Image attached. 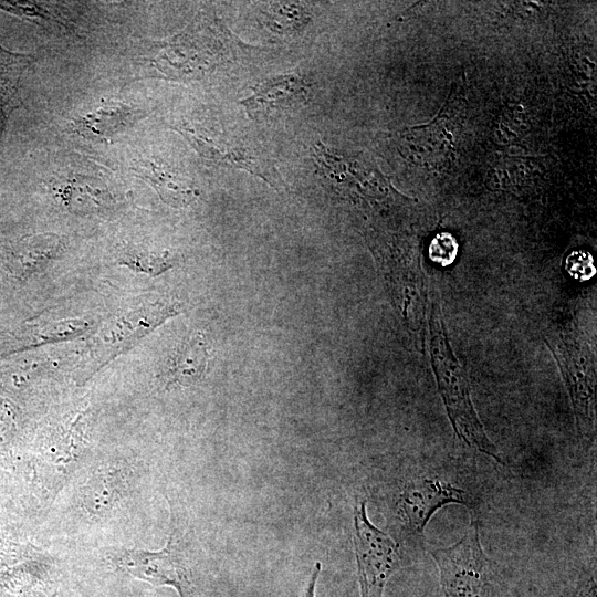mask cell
Returning a JSON list of instances; mask_svg holds the SVG:
<instances>
[{
    "label": "cell",
    "instance_id": "obj_1",
    "mask_svg": "<svg viewBox=\"0 0 597 597\" xmlns=\"http://www.w3.org/2000/svg\"><path fill=\"white\" fill-rule=\"evenodd\" d=\"M442 324L440 308L434 305L430 315V354L439 391L451 425L458 437L470 447L504 464L475 412L469 380L450 349Z\"/></svg>",
    "mask_w": 597,
    "mask_h": 597
},
{
    "label": "cell",
    "instance_id": "obj_2",
    "mask_svg": "<svg viewBox=\"0 0 597 597\" xmlns=\"http://www.w3.org/2000/svg\"><path fill=\"white\" fill-rule=\"evenodd\" d=\"M431 555L440 572L444 597H500L498 574L482 548L474 517L460 541L437 548Z\"/></svg>",
    "mask_w": 597,
    "mask_h": 597
},
{
    "label": "cell",
    "instance_id": "obj_3",
    "mask_svg": "<svg viewBox=\"0 0 597 597\" xmlns=\"http://www.w3.org/2000/svg\"><path fill=\"white\" fill-rule=\"evenodd\" d=\"M354 547L362 597H383L385 586L401 565L394 540L370 523L366 503L354 509Z\"/></svg>",
    "mask_w": 597,
    "mask_h": 597
},
{
    "label": "cell",
    "instance_id": "obj_4",
    "mask_svg": "<svg viewBox=\"0 0 597 597\" xmlns=\"http://www.w3.org/2000/svg\"><path fill=\"white\" fill-rule=\"evenodd\" d=\"M177 313L178 306L174 303L154 302L116 316L94 341L85 365L88 375L96 373Z\"/></svg>",
    "mask_w": 597,
    "mask_h": 597
},
{
    "label": "cell",
    "instance_id": "obj_5",
    "mask_svg": "<svg viewBox=\"0 0 597 597\" xmlns=\"http://www.w3.org/2000/svg\"><path fill=\"white\" fill-rule=\"evenodd\" d=\"M470 506L468 494L436 479H421L405 486L398 499V514L409 535L423 545L425 528L431 516L447 504Z\"/></svg>",
    "mask_w": 597,
    "mask_h": 597
},
{
    "label": "cell",
    "instance_id": "obj_6",
    "mask_svg": "<svg viewBox=\"0 0 597 597\" xmlns=\"http://www.w3.org/2000/svg\"><path fill=\"white\" fill-rule=\"evenodd\" d=\"M117 561L135 578L154 586L174 587L180 597H185L189 580L172 536L161 551L126 549Z\"/></svg>",
    "mask_w": 597,
    "mask_h": 597
},
{
    "label": "cell",
    "instance_id": "obj_7",
    "mask_svg": "<svg viewBox=\"0 0 597 597\" xmlns=\"http://www.w3.org/2000/svg\"><path fill=\"white\" fill-rule=\"evenodd\" d=\"M147 112L136 105L109 101L73 118L71 129L78 136L97 143H112L115 137L147 116Z\"/></svg>",
    "mask_w": 597,
    "mask_h": 597
},
{
    "label": "cell",
    "instance_id": "obj_8",
    "mask_svg": "<svg viewBox=\"0 0 597 597\" xmlns=\"http://www.w3.org/2000/svg\"><path fill=\"white\" fill-rule=\"evenodd\" d=\"M307 101V84L297 74L270 77L241 102L252 117H266L301 107Z\"/></svg>",
    "mask_w": 597,
    "mask_h": 597
},
{
    "label": "cell",
    "instance_id": "obj_9",
    "mask_svg": "<svg viewBox=\"0 0 597 597\" xmlns=\"http://www.w3.org/2000/svg\"><path fill=\"white\" fill-rule=\"evenodd\" d=\"M62 247L61 238L54 233L25 235L4 247L3 265L11 275L27 279L55 259Z\"/></svg>",
    "mask_w": 597,
    "mask_h": 597
},
{
    "label": "cell",
    "instance_id": "obj_10",
    "mask_svg": "<svg viewBox=\"0 0 597 597\" xmlns=\"http://www.w3.org/2000/svg\"><path fill=\"white\" fill-rule=\"evenodd\" d=\"M88 324L78 320L52 323H24L0 333V357L51 342L71 339L84 333Z\"/></svg>",
    "mask_w": 597,
    "mask_h": 597
},
{
    "label": "cell",
    "instance_id": "obj_11",
    "mask_svg": "<svg viewBox=\"0 0 597 597\" xmlns=\"http://www.w3.org/2000/svg\"><path fill=\"white\" fill-rule=\"evenodd\" d=\"M175 129L178 130L203 158L241 167L259 175L266 181H270L268 177L270 174L268 170L260 165L261 161L258 158L248 153L247 148H235L233 147L234 145L223 142L209 134L203 128L196 127L195 125L182 124Z\"/></svg>",
    "mask_w": 597,
    "mask_h": 597
},
{
    "label": "cell",
    "instance_id": "obj_12",
    "mask_svg": "<svg viewBox=\"0 0 597 597\" xmlns=\"http://www.w3.org/2000/svg\"><path fill=\"white\" fill-rule=\"evenodd\" d=\"M54 192L65 208L75 214H92L109 210L114 198L100 179L75 175L54 187Z\"/></svg>",
    "mask_w": 597,
    "mask_h": 597
},
{
    "label": "cell",
    "instance_id": "obj_13",
    "mask_svg": "<svg viewBox=\"0 0 597 597\" xmlns=\"http://www.w3.org/2000/svg\"><path fill=\"white\" fill-rule=\"evenodd\" d=\"M132 170L171 207H186L198 197L197 190L180 174L158 159H139L134 163Z\"/></svg>",
    "mask_w": 597,
    "mask_h": 597
},
{
    "label": "cell",
    "instance_id": "obj_14",
    "mask_svg": "<svg viewBox=\"0 0 597 597\" xmlns=\"http://www.w3.org/2000/svg\"><path fill=\"white\" fill-rule=\"evenodd\" d=\"M208 352L203 337L199 334L185 341L169 362L165 374L167 384L188 386L203 375Z\"/></svg>",
    "mask_w": 597,
    "mask_h": 597
},
{
    "label": "cell",
    "instance_id": "obj_15",
    "mask_svg": "<svg viewBox=\"0 0 597 597\" xmlns=\"http://www.w3.org/2000/svg\"><path fill=\"white\" fill-rule=\"evenodd\" d=\"M34 60L31 54L12 52L0 45V136L15 108L22 75Z\"/></svg>",
    "mask_w": 597,
    "mask_h": 597
},
{
    "label": "cell",
    "instance_id": "obj_16",
    "mask_svg": "<svg viewBox=\"0 0 597 597\" xmlns=\"http://www.w3.org/2000/svg\"><path fill=\"white\" fill-rule=\"evenodd\" d=\"M404 143L411 153V157L422 163L437 161L449 150L450 140L446 137V132L439 122L436 121L426 127H415L405 133Z\"/></svg>",
    "mask_w": 597,
    "mask_h": 597
},
{
    "label": "cell",
    "instance_id": "obj_17",
    "mask_svg": "<svg viewBox=\"0 0 597 597\" xmlns=\"http://www.w3.org/2000/svg\"><path fill=\"white\" fill-rule=\"evenodd\" d=\"M119 262L132 270L150 275H158L174 265V259L169 252H155L139 248L126 249Z\"/></svg>",
    "mask_w": 597,
    "mask_h": 597
},
{
    "label": "cell",
    "instance_id": "obj_18",
    "mask_svg": "<svg viewBox=\"0 0 597 597\" xmlns=\"http://www.w3.org/2000/svg\"><path fill=\"white\" fill-rule=\"evenodd\" d=\"M0 9L2 11L9 12L11 14L18 15L22 19L30 21L62 24L61 20L57 19L45 6L36 2H25V1H0Z\"/></svg>",
    "mask_w": 597,
    "mask_h": 597
},
{
    "label": "cell",
    "instance_id": "obj_19",
    "mask_svg": "<svg viewBox=\"0 0 597 597\" xmlns=\"http://www.w3.org/2000/svg\"><path fill=\"white\" fill-rule=\"evenodd\" d=\"M459 245L455 238L442 232L433 237L429 244V258L441 266L451 264L458 254Z\"/></svg>",
    "mask_w": 597,
    "mask_h": 597
},
{
    "label": "cell",
    "instance_id": "obj_20",
    "mask_svg": "<svg viewBox=\"0 0 597 597\" xmlns=\"http://www.w3.org/2000/svg\"><path fill=\"white\" fill-rule=\"evenodd\" d=\"M566 270L579 281H586L595 274L591 255L586 251H575L566 260Z\"/></svg>",
    "mask_w": 597,
    "mask_h": 597
},
{
    "label": "cell",
    "instance_id": "obj_21",
    "mask_svg": "<svg viewBox=\"0 0 597 597\" xmlns=\"http://www.w3.org/2000/svg\"><path fill=\"white\" fill-rule=\"evenodd\" d=\"M321 573V563L317 562L314 565L308 583L305 587V590L301 597H315V587Z\"/></svg>",
    "mask_w": 597,
    "mask_h": 597
}]
</instances>
